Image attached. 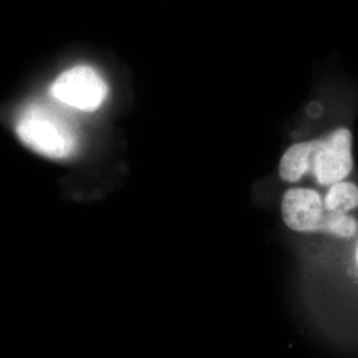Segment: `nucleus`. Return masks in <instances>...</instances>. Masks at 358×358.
I'll return each mask as SVG.
<instances>
[{"label": "nucleus", "instance_id": "f257e3e1", "mask_svg": "<svg viewBox=\"0 0 358 358\" xmlns=\"http://www.w3.org/2000/svg\"><path fill=\"white\" fill-rule=\"evenodd\" d=\"M16 133L31 150L51 159H64L76 150L72 127L44 105L34 103L24 109L16 122Z\"/></svg>", "mask_w": 358, "mask_h": 358}, {"label": "nucleus", "instance_id": "f03ea898", "mask_svg": "<svg viewBox=\"0 0 358 358\" xmlns=\"http://www.w3.org/2000/svg\"><path fill=\"white\" fill-rule=\"evenodd\" d=\"M51 92L59 103L81 112H93L105 101L108 87L96 69L77 65L55 80Z\"/></svg>", "mask_w": 358, "mask_h": 358}, {"label": "nucleus", "instance_id": "7ed1b4c3", "mask_svg": "<svg viewBox=\"0 0 358 358\" xmlns=\"http://www.w3.org/2000/svg\"><path fill=\"white\" fill-rule=\"evenodd\" d=\"M310 170L322 186H332L350 174L353 167L352 134L345 128L337 129L327 137L310 141Z\"/></svg>", "mask_w": 358, "mask_h": 358}, {"label": "nucleus", "instance_id": "20e7f679", "mask_svg": "<svg viewBox=\"0 0 358 358\" xmlns=\"http://www.w3.org/2000/svg\"><path fill=\"white\" fill-rule=\"evenodd\" d=\"M284 223L297 232H322L328 210L320 194L310 189H291L282 202Z\"/></svg>", "mask_w": 358, "mask_h": 358}, {"label": "nucleus", "instance_id": "39448f33", "mask_svg": "<svg viewBox=\"0 0 358 358\" xmlns=\"http://www.w3.org/2000/svg\"><path fill=\"white\" fill-rule=\"evenodd\" d=\"M310 142H301L291 146L280 161L279 173L285 182H297L310 170Z\"/></svg>", "mask_w": 358, "mask_h": 358}, {"label": "nucleus", "instance_id": "423d86ee", "mask_svg": "<svg viewBox=\"0 0 358 358\" xmlns=\"http://www.w3.org/2000/svg\"><path fill=\"white\" fill-rule=\"evenodd\" d=\"M324 206L328 211L348 214L358 207V187L349 182H338L331 186L324 199Z\"/></svg>", "mask_w": 358, "mask_h": 358}, {"label": "nucleus", "instance_id": "0eeeda50", "mask_svg": "<svg viewBox=\"0 0 358 358\" xmlns=\"http://www.w3.org/2000/svg\"><path fill=\"white\" fill-rule=\"evenodd\" d=\"M357 231V223L352 217L343 213L328 211L322 232H328L338 238H352Z\"/></svg>", "mask_w": 358, "mask_h": 358}, {"label": "nucleus", "instance_id": "6e6552de", "mask_svg": "<svg viewBox=\"0 0 358 358\" xmlns=\"http://www.w3.org/2000/svg\"><path fill=\"white\" fill-rule=\"evenodd\" d=\"M357 260H358V248H357Z\"/></svg>", "mask_w": 358, "mask_h": 358}]
</instances>
